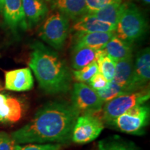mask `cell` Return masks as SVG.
Instances as JSON below:
<instances>
[{
  "mask_svg": "<svg viewBox=\"0 0 150 150\" xmlns=\"http://www.w3.org/2000/svg\"><path fill=\"white\" fill-rule=\"evenodd\" d=\"M114 35V32L78 33L74 45L102 50Z\"/></svg>",
  "mask_w": 150,
  "mask_h": 150,
  "instance_id": "2e32d148",
  "label": "cell"
},
{
  "mask_svg": "<svg viewBox=\"0 0 150 150\" xmlns=\"http://www.w3.org/2000/svg\"><path fill=\"white\" fill-rule=\"evenodd\" d=\"M52 7L74 20L88 13L86 0H53Z\"/></svg>",
  "mask_w": 150,
  "mask_h": 150,
  "instance_id": "9a60e30c",
  "label": "cell"
},
{
  "mask_svg": "<svg viewBox=\"0 0 150 150\" xmlns=\"http://www.w3.org/2000/svg\"><path fill=\"white\" fill-rule=\"evenodd\" d=\"M100 50L74 45L72 48L71 63L72 67L75 70H80L94 61H97Z\"/></svg>",
  "mask_w": 150,
  "mask_h": 150,
  "instance_id": "ac0fdd59",
  "label": "cell"
},
{
  "mask_svg": "<svg viewBox=\"0 0 150 150\" xmlns=\"http://www.w3.org/2000/svg\"><path fill=\"white\" fill-rule=\"evenodd\" d=\"M114 2H122V0H86L88 13L95 12L106 5Z\"/></svg>",
  "mask_w": 150,
  "mask_h": 150,
  "instance_id": "484cf974",
  "label": "cell"
},
{
  "mask_svg": "<svg viewBox=\"0 0 150 150\" xmlns=\"http://www.w3.org/2000/svg\"><path fill=\"white\" fill-rule=\"evenodd\" d=\"M88 83L90 87L95 90V91H97L106 88L109 82L100 72H98L97 74L94 75Z\"/></svg>",
  "mask_w": 150,
  "mask_h": 150,
  "instance_id": "4316f807",
  "label": "cell"
},
{
  "mask_svg": "<svg viewBox=\"0 0 150 150\" xmlns=\"http://www.w3.org/2000/svg\"><path fill=\"white\" fill-rule=\"evenodd\" d=\"M142 1H143L144 3L146 4H149L150 0H141Z\"/></svg>",
  "mask_w": 150,
  "mask_h": 150,
  "instance_id": "f546056e",
  "label": "cell"
},
{
  "mask_svg": "<svg viewBox=\"0 0 150 150\" xmlns=\"http://www.w3.org/2000/svg\"><path fill=\"white\" fill-rule=\"evenodd\" d=\"M80 113L72 104L64 101L49 102L36 112L27 125L12 132L17 145L62 143L71 139Z\"/></svg>",
  "mask_w": 150,
  "mask_h": 150,
  "instance_id": "6da1fadb",
  "label": "cell"
},
{
  "mask_svg": "<svg viewBox=\"0 0 150 150\" xmlns=\"http://www.w3.org/2000/svg\"><path fill=\"white\" fill-rule=\"evenodd\" d=\"M22 115V106L20 101L14 97L0 93V122L14 123Z\"/></svg>",
  "mask_w": 150,
  "mask_h": 150,
  "instance_id": "5bb4252c",
  "label": "cell"
},
{
  "mask_svg": "<svg viewBox=\"0 0 150 150\" xmlns=\"http://www.w3.org/2000/svg\"><path fill=\"white\" fill-rule=\"evenodd\" d=\"M72 29L78 33L114 32L116 26L99 20L91 13H86L76 20Z\"/></svg>",
  "mask_w": 150,
  "mask_h": 150,
  "instance_id": "7c38bea8",
  "label": "cell"
},
{
  "mask_svg": "<svg viewBox=\"0 0 150 150\" xmlns=\"http://www.w3.org/2000/svg\"><path fill=\"white\" fill-rule=\"evenodd\" d=\"M3 4H4V0H0V12L2 11Z\"/></svg>",
  "mask_w": 150,
  "mask_h": 150,
  "instance_id": "f1b7e54d",
  "label": "cell"
},
{
  "mask_svg": "<svg viewBox=\"0 0 150 150\" xmlns=\"http://www.w3.org/2000/svg\"><path fill=\"white\" fill-rule=\"evenodd\" d=\"M47 1H51V0H47Z\"/></svg>",
  "mask_w": 150,
  "mask_h": 150,
  "instance_id": "4dcf8cb0",
  "label": "cell"
},
{
  "mask_svg": "<svg viewBox=\"0 0 150 150\" xmlns=\"http://www.w3.org/2000/svg\"><path fill=\"white\" fill-rule=\"evenodd\" d=\"M130 44L120 39L115 34L105 46L104 50L108 56L117 62L132 56L133 49Z\"/></svg>",
  "mask_w": 150,
  "mask_h": 150,
  "instance_id": "d6986e66",
  "label": "cell"
},
{
  "mask_svg": "<svg viewBox=\"0 0 150 150\" xmlns=\"http://www.w3.org/2000/svg\"><path fill=\"white\" fill-rule=\"evenodd\" d=\"M98 72V65L97 61H94L80 70H74L72 72V74L76 81L81 83H84L88 82V81Z\"/></svg>",
  "mask_w": 150,
  "mask_h": 150,
  "instance_id": "cb8c5ba5",
  "label": "cell"
},
{
  "mask_svg": "<svg viewBox=\"0 0 150 150\" xmlns=\"http://www.w3.org/2000/svg\"><path fill=\"white\" fill-rule=\"evenodd\" d=\"M69 32L68 18L59 11L52 13L39 30V36L56 50L64 46Z\"/></svg>",
  "mask_w": 150,
  "mask_h": 150,
  "instance_id": "8992f818",
  "label": "cell"
},
{
  "mask_svg": "<svg viewBox=\"0 0 150 150\" xmlns=\"http://www.w3.org/2000/svg\"><path fill=\"white\" fill-rule=\"evenodd\" d=\"M134 63L132 56L116 62L115 75L112 81L122 88L127 93L134 92L132 88Z\"/></svg>",
  "mask_w": 150,
  "mask_h": 150,
  "instance_id": "4fadbf2b",
  "label": "cell"
},
{
  "mask_svg": "<svg viewBox=\"0 0 150 150\" xmlns=\"http://www.w3.org/2000/svg\"><path fill=\"white\" fill-rule=\"evenodd\" d=\"M33 87V78L29 68H20L5 73V88L11 91L24 92Z\"/></svg>",
  "mask_w": 150,
  "mask_h": 150,
  "instance_id": "30bf717a",
  "label": "cell"
},
{
  "mask_svg": "<svg viewBox=\"0 0 150 150\" xmlns=\"http://www.w3.org/2000/svg\"><path fill=\"white\" fill-rule=\"evenodd\" d=\"M104 129V122L92 114H82L76 119L71 139L76 144H86L98 138Z\"/></svg>",
  "mask_w": 150,
  "mask_h": 150,
  "instance_id": "ba28073f",
  "label": "cell"
},
{
  "mask_svg": "<svg viewBox=\"0 0 150 150\" xmlns=\"http://www.w3.org/2000/svg\"><path fill=\"white\" fill-rule=\"evenodd\" d=\"M71 104L79 113L94 115L102 110L104 103L97 91L88 85L79 82L73 85Z\"/></svg>",
  "mask_w": 150,
  "mask_h": 150,
  "instance_id": "52a82bcc",
  "label": "cell"
},
{
  "mask_svg": "<svg viewBox=\"0 0 150 150\" xmlns=\"http://www.w3.org/2000/svg\"><path fill=\"white\" fill-rule=\"evenodd\" d=\"M61 148L59 143H29L25 145H17L15 150H60Z\"/></svg>",
  "mask_w": 150,
  "mask_h": 150,
  "instance_id": "d4e9b609",
  "label": "cell"
},
{
  "mask_svg": "<svg viewBox=\"0 0 150 150\" xmlns=\"http://www.w3.org/2000/svg\"><path fill=\"white\" fill-rule=\"evenodd\" d=\"M29 67L34 73L40 88L50 95L70 91L72 74L66 62L57 52L36 41L31 45Z\"/></svg>",
  "mask_w": 150,
  "mask_h": 150,
  "instance_id": "7a4b0ae2",
  "label": "cell"
},
{
  "mask_svg": "<svg viewBox=\"0 0 150 150\" xmlns=\"http://www.w3.org/2000/svg\"><path fill=\"white\" fill-rule=\"evenodd\" d=\"M125 6V4H122V2H114L106 5V6L95 12L91 13V14L96 17L99 20L117 26Z\"/></svg>",
  "mask_w": 150,
  "mask_h": 150,
  "instance_id": "ffe728a7",
  "label": "cell"
},
{
  "mask_svg": "<svg viewBox=\"0 0 150 150\" xmlns=\"http://www.w3.org/2000/svg\"><path fill=\"white\" fill-rule=\"evenodd\" d=\"M150 79V51L146 47L137 54L134 63L132 88L136 92L141 90Z\"/></svg>",
  "mask_w": 150,
  "mask_h": 150,
  "instance_id": "9c48e42d",
  "label": "cell"
},
{
  "mask_svg": "<svg viewBox=\"0 0 150 150\" xmlns=\"http://www.w3.org/2000/svg\"><path fill=\"white\" fill-rule=\"evenodd\" d=\"M97 93L99 95V97H100V99H102V102L106 103L114 99L116 97L126 94L127 93L122 88L118 86L113 81H111L108 83L106 88L100 90V91H97Z\"/></svg>",
  "mask_w": 150,
  "mask_h": 150,
  "instance_id": "603a6c76",
  "label": "cell"
},
{
  "mask_svg": "<svg viewBox=\"0 0 150 150\" xmlns=\"http://www.w3.org/2000/svg\"><path fill=\"white\" fill-rule=\"evenodd\" d=\"M147 29V20L141 11L134 4H125L116 26L117 37L131 43L141 38Z\"/></svg>",
  "mask_w": 150,
  "mask_h": 150,
  "instance_id": "3957f363",
  "label": "cell"
},
{
  "mask_svg": "<svg viewBox=\"0 0 150 150\" xmlns=\"http://www.w3.org/2000/svg\"><path fill=\"white\" fill-rule=\"evenodd\" d=\"M16 145L11 135L4 131H0V150H15Z\"/></svg>",
  "mask_w": 150,
  "mask_h": 150,
  "instance_id": "83f0119b",
  "label": "cell"
},
{
  "mask_svg": "<svg viewBox=\"0 0 150 150\" xmlns=\"http://www.w3.org/2000/svg\"><path fill=\"white\" fill-rule=\"evenodd\" d=\"M99 72H100L108 82L113 79L115 72L116 61L106 54L104 50H100L97 60Z\"/></svg>",
  "mask_w": 150,
  "mask_h": 150,
  "instance_id": "7402d4cb",
  "label": "cell"
},
{
  "mask_svg": "<svg viewBox=\"0 0 150 150\" xmlns=\"http://www.w3.org/2000/svg\"><path fill=\"white\" fill-rule=\"evenodd\" d=\"M2 11L5 22L13 31L28 27L22 0H4Z\"/></svg>",
  "mask_w": 150,
  "mask_h": 150,
  "instance_id": "8fae6325",
  "label": "cell"
},
{
  "mask_svg": "<svg viewBox=\"0 0 150 150\" xmlns=\"http://www.w3.org/2000/svg\"><path fill=\"white\" fill-rule=\"evenodd\" d=\"M22 2L27 26L39 23L47 13L48 8L42 0H22Z\"/></svg>",
  "mask_w": 150,
  "mask_h": 150,
  "instance_id": "e0dca14e",
  "label": "cell"
},
{
  "mask_svg": "<svg viewBox=\"0 0 150 150\" xmlns=\"http://www.w3.org/2000/svg\"><path fill=\"white\" fill-rule=\"evenodd\" d=\"M150 110L146 104L135 106L112 120L108 126L131 135H142L149 121Z\"/></svg>",
  "mask_w": 150,
  "mask_h": 150,
  "instance_id": "5b68a950",
  "label": "cell"
},
{
  "mask_svg": "<svg viewBox=\"0 0 150 150\" xmlns=\"http://www.w3.org/2000/svg\"><path fill=\"white\" fill-rule=\"evenodd\" d=\"M97 150H139L132 142L127 141L120 136H112L100 140Z\"/></svg>",
  "mask_w": 150,
  "mask_h": 150,
  "instance_id": "44dd1931",
  "label": "cell"
},
{
  "mask_svg": "<svg viewBox=\"0 0 150 150\" xmlns=\"http://www.w3.org/2000/svg\"><path fill=\"white\" fill-rule=\"evenodd\" d=\"M149 97V89L146 88L115 97L103 106V120L108 125L135 106L146 104Z\"/></svg>",
  "mask_w": 150,
  "mask_h": 150,
  "instance_id": "277c9868",
  "label": "cell"
}]
</instances>
